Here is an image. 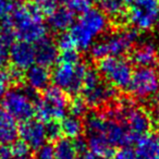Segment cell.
<instances>
[{
  "mask_svg": "<svg viewBox=\"0 0 159 159\" xmlns=\"http://www.w3.org/2000/svg\"><path fill=\"white\" fill-rule=\"evenodd\" d=\"M43 16L44 14L32 2H16L11 14L2 21L10 24L16 38L34 45L47 37Z\"/></svg>",
  "mask_w": 159,
  "mask_h": 159,
  "instance_id": "obj_1",
  "label": "cell"
},
{
  "mask_svg": "<svg viewBox=\"0 0 159 159\" xmlns=\"http://www.w3.org/2000/svg\"><path fill=\"white\" fill-rule=\"evenodd\" d=\"M108 27V16L102 10L92 8L80 16L69 33L77 50L85 51L91 49L96 38L106 33Z\"/></svg>",
  "mask_w": 159,
  "mask_h": 159,
  "instance_id": "obj_2",
  "label": "cell"
},
{
  "mask_svg": "<svg viewBox=\"0 0 159 159\" xmlns=\"http://www.w3.org/2000/svg\"><path fill=\"white\" fill-rule=\"evenodd\" d=\"M106 115L125 126L133 144H136L147 135L152 129L148 112L142 107H137L131 100L124 99L109 108Z\"/></svg>",
  "mask_w": 159,
  "mask_h": 159,
  "instance_id": "obj_3",
  "label": "cell"
},
{
  "mask_svg": "<svg viewBox=\"0 0 159 159\" xmlns=\"http://www.w3.org/2000/svg\"><path fill=\"white\" fill-rule=\"evenodd\" d=\"M137 40V30L122 29L96 40L89 49V52L92 57L98 61L108 57H123L125 53L131 52Z\"/></svg>",
  "mask_w": 159,
  "mask_h": 159,
  "instance_id": "obj_4",
  "label": "cell"
},
{
  "mask_svg": "<svg viewBox=\"0 0 159 159\" xmlns=\"http://www.w3.org/2000/svg\"><path fill=\"white\" fill-rule=\"evenodd\" d=\"M38 92L30 86L11 89L2 97V110L21 123L33 119L35 116V104L38 100Z\"/></svg>",
  "mask_w": 159,
  "mask_h": 159,
  "instance_id": "obj_5",
  "label": "cell"
},
{
  "mask_svg": "<svg viewBox=\"0 0 159 159\" xmlns=\"http://www.w3.org/2000/svg\"><path fill=\"white\" fill-rule=\"evenodd\" d=\"M82 97L89 107H108L117 98V89L109 85L95 69H89L82 87Z\"/></svg>",
  "mask_w": 159,
  "mask_h": 159,
  "instance_id": "obj_6",
  "label": "cell"
},
{
  "mask_svg": "<svg viewBox=\"0 0 159 159\" xmlns=\"http://www.w3.org/2000/svg\"><path fill=\"white\" fill-rule=\"evenodd\" d=\"M69 98L66 93L56 86L45 89L35 104V116L39 121H58L66 117L69 109Z\"/></svg>",
  "mask_w": 159,
  "mask_h": 159,
  "instance_id": "obj_7",
  "label": "cell"
},
{
  "mask_svg": "<svg viewBox=\"0 0 159 159\" xmlns=\"http://www.w3.org/2000/svg\"><path fill=\"white\" fill-rule=\"evenodd\" d=\"M87 70L89 68L83 61L77 63L58 61L51 73V81L56 87L64 93L76 96L82 91Z\"/></svg>",
  "mask_w": 159,
  "mask_h": 159,
  "instance_id": "obj_8",
  "label": "cell"
},
{
  "mask_svg": "<svg viewBox=\"0 0 159 159\" xmlns=\"http://www.w3.org/2000/svg\"><path fill=\"white\" fill-rule=\"evenodd\" d=\"M97 71L116 89H126L133 75L132 63L123 57H108L98 61Z\"/></svg>",
  "mask_w": 159,
  "mask_h": 159,
  "instance_id": "obj_9",
  "label": "cell"
},
{
  "mask_svg": "<svg viewBox=\"0 0 159 159\" xmlns=\"http://www.w3.org/2000/svg\"><path fill=\"white\" fill-rule=\"evenodd\" d=\"M126 19L137 31H149L159 22V0H135Z\"/></svg>",
  "mask_w": 159,
  "mask_h": 159,
  "instance_id": "obj_10",
  "label": "cell"
},
{
  "mask_svg": "<svg viewBox=\"0 0 159 159\" xmlns=\"http://www.w3.org/2000/svg\"><path fill=\"white\" fill-rule=\"evenodd\" d=\"M128 91L137 99L152 100L159 94V72L155 68H137L133 71Z\"/></svg>",
  "mask_w": 159,
  "mask_h": 159,
  "instance_id": "obj_11",
  "label": "cell"
},
{
  "mask_svg": "<svg viewBox=\"0 0 159 159\" xmlns=\"http://www.w3.org/2000/svg\"><path fill=\"white\" fill-rule=\"evenodd\" d=\"M159 62V48L154 40L143 39L131 50V63L139 68H154Z\"/></svg>",
  "mask_w": 159,
  "mask_h": 159,
  "instance_id": "obj_12",
  "label": "cell"
},
{
  "mask_svg": "<svg viewBox=\"0 0 159 159\" xmlns=\"http://www.w3.org/2000/svg\"><path fill=\"white\" fill-rule=\"evenodd\" d=\"M19 136L31 149H37L46 144L47 135L45 124L36 119L22 122L19 126Z\"/></svg>",
  "mask_w": 159,
  "mask_h": 159,
  "instance_id": "obj_13",
  "label": "cell"
},
{
  "mask_svg": "<svg viewBox=\"0 0 159 159\" xmlns=\"http://www.w3.org/2000/svg\"><path fill=\"white\" fill-rule=\"evenodd\" d=\"M9 60L13 68L25 72L36 63L35 46L25 42H14L10 47Z\"/></svg>",
  "mask_w": 159,
  "mask_h": 159,
  "instance_id": "obj_14",
  "label": "cell"
},
{
  "mask_svg": "<svg viewBox=\"0 0 159 159\" xmlns=\"http://www.w3.org/2000/svg\"><path fill=\"white\" fill-rule=\"evenodd\" d=\"M104 135L113 148L128 147V146H131L133 144L125 126L121 122L117 121L112 118H109L108 116H107V122L104 130Z\"/></svg>",
  "mask_w": 159,
  "mask_h": 159,
  "instance_id": "obj_15",
  "label": "cell"
},
{
  "mask_svg": "<svg viewBox=\"0 0 159 159\" xmlns=\"http://www.w3.org/2000/svg\"><path fill=\"white\" fill-rule=\"evenodd\" d=\"M59 48L53 39L45 37L37 44H35L36 64L45 68H50L59 61Z\"/></svg>",
  "mask_w": 159,
  "mask_h": 159,
  "instance_id": "obj_16",
  "label": "cell"
},
{
  "mask_svg": "<svg viewBox=\"0 0 159 159\" xmlns=\"http://www.w3.org/2000/svg\"><path fill=\"white\" fill-rule=\"evenodd\" d=\"M24 81L26 85L36 92H44L49 87V83L51 82V73L48 68H45L39 64H34L33 66L25 71Z\"/></svg>",
  "mask_w": 159,
  "mask_h": 159,
  "instance_id": "obj_17",
  "label": "cell"
},
{
  "mask_svg": "<svg viewBox=\"0 0 159 159\" xmlns=\"http://www.w3.org/2000/svg\"><path fill=\"white\" fill-rule=\"evenodd\" d=\"M75 14L64 7H59L48 16V26L57 33H66L75 23Z\"/></svg>",
  "mask_w": 159,
  "mask_h": 159,
  "instance_id": "obj_18",
  "label": "cell"
},
{
  "mask_svg": "<svg viewBox=\"0 0 159 159\" xmlns=\"http://www.w3.org/2000/svg\"><path fill=\"white\" fill-rule=\"evenodd\" d=\"M135 152L139 159L159 158V132L148 133L139 139Z\"/></svg>",
  "mask_w": 159,
  "mask_h": 159,
  "instance_id": "obj_19",
  "label": "cell"
},
{
  "mask_svg": "<svg viewBox=\"0 0 159 159\" xmlns=\"http://www.w3.org/2000/svg\"><path fill=\"white\" fill-rule=\"evenodd\" d=\"M18 136L16 121L5 110H0V145H11L18 139Z\"/></svg>",
  "mask_w": 159,
  "mask_h": 159,
  "instance_id": "obj_20",
  "label": "cell"
},
{
  "mask_svg": "<svg viewBox=\"0 0 159 159\" xmlns=\"http://www.w3.org/2000/svg\"><path fill=\"white\" fill-rule=\"evenodd\" d=\"M87 147L99 159H110L115 150L104 134L87 135Z\"/></svg>",
  "mask_w": 159,
  "mask_h": 159,
  "instance_id": "obj_21",
  "label": "cell"
},
{
  "mask_svg": "<svg viewBox=\"0 0 159 159\" xmlns=\"http://www.w3.org/2000/svg\"><path fill=\"white\" fill-rule=\"evenodd\" d=\"M107 122V116L102 115L100 111L87 112L84 120V131L87 135L104 134L105 126Z\"/></svg>",
  "mask_w": 159,
  "mask_h": 159,
  "instance_id": "obj_22",
  "label": "cell"
},
{
  "mask_svg": "<svg viewBox=\"0 0 159 159\" xmlns=\"http://www.w3.org/2000/svg\"><path fill=\"white\" fill-rule=\"evenodd\" d=\"M62 134L70 139H75L77 137L82 136V133L84 132V122L81 120V118L74 117V116H66L62 119L61 123Z\"/></svg>",
  "mask_w": 159,
  "mask_h": 159,
  "instance_id": "obj_23",
  "label": "cell"
},
{
  "mask_svg": "<svg viewBox=\"0 0 159 159\" xmlns=\"http://www.w3.org/2000/svg\"><path fill=\"white\" fill-rule=\"evenodd\" d=\"M102 11L113 21L123 20L126 18V3L124 0H105L99 3Z\"/></svg>",
  "mask_w": 159,
  "mask_h": 159,
  "instance_id": "obj_24",
  "label": "cell"
},
{
  "mask_svg": "<svg viewBox=\"0 0 159 159\" xmlns=\"http://www.w3.org/2000/svg\"><path fill=\"white\" fill-rule=\"evenodd\" d=\"M53 149H55V159H76L79 156L74 141L66 137L64 139L61 137L56 141Z\"/></svg>",
  "mask_w": 159,
  "mask_h": 159,
  "instance_id": "obj_25",
  "label": "cell"
},
{
  "mask_svg": "<svg viewBox=\"0 0 159 159\" xmlns=\"http://www.w3.org/2000/svg\"><path fill=\"white\" fill-rule=\"evenodd\" d=\"M94 0H62L63 7L74 14H83L92 9Z\"/></svg>",
  "mask_w": 159,
  "mask_h": 159,
  "instance_id": "obj_26",
  "label": "cell"
},
{
  "mask_svg": "<svg viewBox=\"0 0 159 159\" xmlns=\"http://www.w3.org/2000/svg\"><path fill=\"white\" fill-rule=\"evenodd\" d=\"M87 108H89V105L83 99V97L74 96V97L69 102L68 111L70 112L71 116L81 118V117H83V116L87 115Z\"/></svg>",
  "mask_w": 159,
  "mask_h": 159,
  "instance_id": "obj_27",
  "label": "cell"
},
{
  "mask_svg": "<svg viewBox=\"0 0 159 159\" xmlns=\"http://www.w3.org/2000/svg\"><path fill=\"white\" fill-rule=\"evenodd\" d=\"M44 16H50L59 8V0H32L31 1Z\"/></svg>",
  "mask_w": 159,
  "mask_h": 159,
  "instance_id": "obj_28",
  "label": "cell"
},
{
  "mask_svg": "<svg viewBox=\"0 0 159 159\" xmlns=\"http://www.w3.org/2000/svg\"><path fill=\"white\" fill-rule=\"evenodd\" d=\"M45 129H46L47 139L56 142L59 139H61V135H62L61 125H60V123L58 121L47 122L45 124Z\"/></svg>",
  "mask_w": 159,
  "mask_h": 159,
  "instance_id": "obj_29",
  "label": "cell"
},
{
  "mask_svg": "<svg viewBox=\"0 0 159 159\" xmlns=\"http://www.w3.org/2000/svg\"><path fill=\"white\" fill-rule=\"evenodd\" d=\"M56 44H57L59 51H68V50H72V49H76L73 42L72 37H71L70 33H61L59 34L57 40H56Z\"/></svg>",
  "mask_w": 159,
  "mask_h": 159,
  "instance_id": "obj_30",
  "label": "cell"
},
{
  "mask_svg": "<svg viewBox=\"0 0 159 159\" xmlns=\"http://www.w3.org/2000/svg\"><path fill=\"white\" fill-rule=\"evenodd\" d=\"M30 149L31 148L26 145L21 139H16L13 144L10 146V154L11 156H18V157H29L30 156Z\"/></svg>",
  "mask_w": 159,
  "mask_h": 159,
  "instance_id": "obj_31",
  "label": "cell"
},
{
  "mask_svg": "<svg viewBox=\"0 0 159 159\" xmlns=\"http://www.w3.org/2000/svg\"><path fill=\"white\" fill-rule=\"evenodd\" d=\"M33 159H55V149L53 145L49 143L44 144L39 148L35 149Z\"/></svg>",
  "mask_w": 159,
  "mask_h": 159,
  "instance_id": "obj_32",
  "label": "cell"
},
{
  "mask_svg": "<svg viewBox=\"0 0 159 159\" xmlns=\"http://www.w3.org/2000/svg\"><path fill=\"white\" fill-rule=\"evenodd\" d=\"M110 159H139L136 152L133 150L130 146L128 147H121L113 152Z\"/></svg>",
  "mask_w": 159,
  "mask_h": 159,
  "instance_id": "obj_33",
  "label": "cell"
},
{
  "mask_svg": "<svg viewBox=\"0 0 159 159\" xmlns=\"http://www.w3.org/2000/svg\"><path fill=\"white\" fill-rule=\"evenodd\" d=\"M16 1L14 0H0V21L5 20L11 14Z\"/></svg>",
  "mask_w": 159,
  "mask_h": 159,
  "instance_id": "obj_34",
  "label": "cell"
},
{
  "mask_svg": "<svg viewBox=\"0 0 159 159\" xmlns=\"http://www.w3.org/2000/svg\"><path fill=\"white\" fill-rule=\"evenodd\" d=\"M59 61L61 62H68V63H77L81 61V57L77 49H72V50L62 51L60 52Z\"/></svg>",
  "mask_w": 159,
  "mask_h": 159,
  "instance_id": "obj_35",
  "label": "cell"
},
{
  "mask_svg": "<svg viewBox=\"0 0 159 159\" xmlns=\"http://www.w3.org/2000/svg\"><path fill=\"white\" fill-rule=\"evenodd\" d=\"M11 84L8 70H0V97H3L7 94Z\"/></svg>",
  "mask_w": 159,
  "mask_h": 159,
  "instance_id": "obj_36",
  "label": "cell"
},
{
  "mask_svg": "<svg viewBox=\"0 0 159 159\" xmlns=\"http://www.w3.org/2000/svg\"><path fill=\"white\" fill-rule=\"evenodd\" d=\"M148 116H149L152 126H156L157 129H159V106L150 107V110L148 111Z\"/></svg>",
  "mask_w": 159,
  "mask_h": 159,
  "instance_id": "obj_37",
  "label": "cell"
},
{
  "mask_svg": "<svg viewBox=\"0 0 159 159\" xmlns=\"http://www.w3.org/2000/svg\"><path fill=\"white\" fill-rule=\"evenodd\" d=\"M10 156V148L5 145H0V159H9Z\"/></svg>",
  "mask_w": 159,
  "mask_h": 159,
  "instance_id": "obj_38",
  "label": "cell"
},
{
  "mask_svg": "<svg viewBox=\"0 0 159 159\" xmlns=\"http://www.w3.org/2000/svg\"><path fill=\"white\" fill-rule=\"evenodd\" d=\"M76 159H99V158H98L97 156H95L93 152H91L89 150H87V152L79 154V156H77Z\"/></svg>",
  "mask_w": 159,
  "mask_h": 159,
  "instance_id": "obj_39",
  "label": "cell"
},
{
  "mask_svg": "<svg viewBox=\"0 0 159 159\" xmlns=\"http://www.w3.org/2000/svg\"><path fill=\"white\" fill-rule=\"evenodd\" d=\"M9 159H31L30 158V156L29 157H18V156H10V158Z\"/></svg>",
  "mask_w": 159,
  "mask_h": 159,
  "instance_id": "obj_40",
  "label": "cell"
},
{
  "mask_svg": "<svg viewBox=\"0 0 159 159\" xmlns=\"http://www.w3.org/2000/svg\"><path fill=\"white\" fill-rule=\"evenodd\" d=\"M135 0H124V2L126 3V6H130V5H132L133 2H134Z\"/></svg>",
  "mask_w": 159,
  "mask_h": 159,
  "instance_id": "obj_41",
  "label": "cell"
},
{
  "mask_svg": "<svg viewBox=\"0 0 159 159\" xmlns=\"http://www.w3.org/2000/svg\"><path fill=\"white\" fill-rule=\"evenodd\" d=\"M96 1H98V2L100 3V2H102V1H105V0H96Z\"/></svg>",
  "mask_w": 159,
  "mask_h": 159,
  "instance_id": "obj_42",
  "label": "cell"
},
{
  "mask_svg": "<svg viewBox=\"0 0 159 159\" xmlns=\"http://www.w3.org/2000/svg\"><path fill=\"white\" fill-rule=\"evenodd\" d=\"M150 159H159V158H150Z\"/></svg>",
  "mask_w": 159,
  "mask_h": 159,
  "instance_id": "obj_43",
  "label": "cell"
},
{
  "mask_svg": "<svg viewBox=\"0 0 159 159\" xmlns=\"http://www.w3.org/2000/svg\"><path fill=\"white\" fill-rule=\"evenodd\" d=\"M158 25H159V22H158Z\"/></svg>",
  "mask_w": 159,
  "mask_h": 159,
  "instance_id": "obj_44",
  "label": "cell"
}]
</instances>
